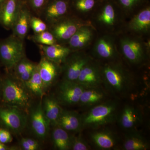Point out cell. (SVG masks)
I'll list each match as a JSON object with an SVG mask.
<instances>
[{
    "label": "cell",
    "mask_w": 150,
    "mask_h": 150,
    "mask_svg": "<svg viewBox=\"0 0 150 150\" xmlns=\"http://www.w3.org/2000/svg\"><path fill=\"white\" fill-rule=\"evenodd\" d=\"M46 0H31L33 5L36 8H40L42 6Z\"/></svg>",
    "instance_id": "cell-38"
},
{
    "label": "cell",
    "mask_w": 150,
    "mask_h": 150,
    "mask_svg": "<svg viewBox=\"0 0 150 150\" xmlns=\"http://www.w3.org/2000/svg\"><path fill=\"white\" fill-rule=\"evenodd\" d=\"M24 83L30 92L40 97L43 96L45 89L37 66L35 67L31 77Z\"/></svg>",
    "instance_id": "cell-25"
},
{
    "label": "cell",
    "mask_w": 150,
    "mask_h": 150,
    "mask_svg": "<svg viewBox=\"0 0 150 150\" xmlns=\"http://www.w3.org/2000/svg\"><path fill=\"white\" fill-rule=\"evenodd\" d=\"M68 3L66 0H56L48 7L46 11V16L48 19L59 18L67 13Z\"/></svg>",
    "instance_id": "cell-27"
},
{
    "label": "cell",
    "mask_w": 150,
    "mask_h": 150,
    "mask_svg": "<svg viewBox=\"0 0 150 150\" xmlns=\"http://www.w3.org/2000/svg\"><path fill=\"white\" fill-rule=\"evenodd\" d=\"M2 81L0 80V99L1 98Z\"/></svg>",
    "instance_id": "cell-40"
},
{
    "label": "cell",
    "mask_w": 150,
    "mask_h": 150,
    "mask_svg": "<svg viewBox=\"0 0 150 150\" xmlns=\"http://www.w3.org/2000/svg\"><path fill=\"white\" fill-rule=\"evenodd\" d=\"M27 118L21 109L4 105L0 107V126L15 134L21 133L27 125Z\"/></svg>",
    "instance_id": "cell-4"
},
{
    "label": "cell",
    "mask_w": 150,
    "mask_h": 150,
    "mask_svg": "<svg viewBox=\"0 0 150 150\" xmlns=\"http://www.w3.org/2000/svg\"><path fill=\"white\" fill-rule=\"evenodd\" d=\"M130 28L137 32H145L150 27V8L147 7L142 10L131 20Z\"/></svg>",
    "instance_id": "cell-24"
},
{
    "label": "cell",
    "mask_w": 150,
    "mask_h": 150,
    "mask_svg": "<svg viewBox=\"0 0 150 150\" xmlns=\"http://www.w3.org/2000/svg\"><path fill=\"white\" fill-rule=\"evenodd\" d=\"M5 2V0H0V8L1 7L3 4Z\"/></svg>",
    "instance_id": "cell-41"
},
{
    "label": "cell",
    "mask_w": 150,
    "mask_h": 150,
    "mask_svg": "<svg viewBox=\"0 0 150 150\" xmlns=\"http://www.w3.org/2000/svg\"><path fill=\"white\" fill-rule=\"evenodd\" d=\"M40 47L46 58L56 64L64 62L71 51L69 48L56 44L51 46L43 45Z\"/></svg>",
    "instance_id": "cell-20"
},
{
    "label": "cell",
    "mask_w": 150,
    "mask_h": 150,
    "mask_svg": "<svg viewBox=\"0 0 150 150\" xmlns=\"http://www.w3.org/2000/svg\"><path fill=\"white\" fill-rule=\"evenodd\" d=\"M76 82L85 88H101L103 81L101 68L91 61L83 67Z\"/></svg>",
    "instance_id": "cell-8"
},
{
    "label": "cell",
    "mask_w": 150,
    "mask_h": 150,
    "mask_svg": "<svg viewBox=\"0 0 150 150\" xmlns=\"http://www.w3.org/2000/svg\"><path fill=\"white\" fill-rule=\"evenodd\" d=\"M90 149L89 145L82 137L72 136L70 150H88Z\"/></svg>",
    "instance_id": "cell-31"
},
{
    "label": "cell",
    "mask_w": 150,
    "mask_h": 150,
    "mask_svg": "<svg viewBox=\"0 0 150 150\" xmlns=\"http://www.w3.org/2000/svg\"><path fill=\"white\" fill-rule=\"evenodd\" d=\"M95 51L101 59H112L117 56V52L113 40L110 38L104 36L99 38L96 43Z\"/></svg>",
    "instance_id": "cell-18"
},
{
    "label": "cell",
    "mask_w": 150,
    "mask_h": 150,
    "mask_svg": "<svg viewBox=\"0 0 150 150\" xmlns=\"http://www.w3.org/2000/svg\"><path fill=\"white\" fill-rule=\"evenodd\" d=\"M34 39L38 43L45 46H51L56 44V40L54 35L48 31H44L38 33L34 37Z\"/></svg>",
    "instance_id": "cell-30"
},
{
    "label": "cell",
    "mask_w": 150,
    "mask_h": 150,
    "mask_svg": "<svg viewBox=\"0 0 150 150\" xmlns=\"http://www.w3.org/2000/svg\"><path fill=\"white\" fill-rule=\"evenodd\" d=\"M142 112L139 109L128 105L123 108L119 117V123L122 129L127 131H134L142 123Z\"/></svg>",
    "instance_id": "cell-12"
},
{
    "label": "cell",
    "mask_w": 150,
    "mask_h": 150,
    "mask_svg": "<svg viewBox=\"0 0 150 150\" xmlns=\"http://www.w3.org/2000/svg\"><path fill=\"white\" fill-rule=\"evenodd\" d=\"M56 64L45 57L41 59L37 66L45 90L54 83L57 78L58 71Z\"/></svg>",
    "instance_id": "cell-14"
},
{
    "label": "cell",
    "mask_w": 150,
    "mask_h": 150,
    "mask_svg": "<svg viewBox=\"0 0 150 150\" xmlns=\"http://www.w3.org/2000/svg\"><path fill=\"white\" fill-rule=\"evenodd\" d=\"M13 137L9 131L6 129L0 128V143L6 144L11 142Z\"/></svg>",
    "instance_id": "cell-35"
},
{
    "label": "cell",
    "mask_w": 150,
    "mask_h": 150,
    "mask_svg": "<svg viewBox=\"0 0 150 150\" xmlns=\"http://www.w3.org/2000/svg\"><path fill=\"white\" fill-rule=\"evenodd\" d=\"M29 21V15L27 11L23 10L19 12L18 16L14 24L15 31L18 37L22 38L27 34Z\"/></svg>",
    "instance_id": "cell-28"
},
{
    "label": "cell",
    "mask_w": 150,
    "mask_h": 150,
    "mask_svg": "<svg viewBox=\"0 0 150 150\" xmlns=\"http://www.w3.org/2000/svg\"><path fill=\"white\" fill-rule=\"evenodd\" d=\"M68 132H78L82 129V115L74 110H63L57 126Z\"/></svg>",
    "instance_id": "cell-13"
},
{
    "label": "cell",
    "mask_w": 150,
    "mask_h": 150,
    "mask_svg": "<svg viewBox=\"0 0 150 150\" xmlns=\"http://www.w3.org/2000/svg\"><path fill=\"white\" fill-rule=\"evenodd\" d=\"M84 88L76 82L64 80L59 85L56 98L61 105L78 104Z\"/></svg>",
    "instance_id": "cell-6"
},
{
    "label": "cell",
    "mask_w": 150,
    "mask_h": 150,
    "mask_svg": "<svg viewBox=\"0 0 150 150\" xmlns=\"http://www.w3.org/2000/svg\"><path fill=\"white\" fill-rule=\"evenodd\" d=\"M103 85L110 93L119 96L129 93L134 86L133 78L121 65L109 63L101 68Z\"/></svg>",
    "instance_id": "cell-1"
},
{
    "label": "cell",
    "mask_w": 150,
    "mask_h": 150,
    "mask_svg": "<svg viewBox=\"0 0 150 150\" xmlns=\"http://www.w3.org/2000/svg\"><path fill=\"white\" fill-rule=\"evenodd\" d=\"M91 61L88 56L82 54H75L69 59L67 58L65 61L64 80L76 81L81 70Z\"/></svg>",
    "instance_id": "cell-9"
},
{
    "label": "cell",
    "mask_w": 150,
    "mask_h": 150,
    "mask_svg": "<svg viewBox=\"0 0 150 150\" xmlns=\"http://www.w3.org/2000/svg\"><path fill=\"white\" fill-rule=\"evenodd\" d=\"M30 123L35 137L41 141L46 139L51 126L43 112L41 101L32 108L30 115Z\"/></svg>",
    "instance_id": "cell-7"
},
{
    "label": "cell",
    "mask_w": 150,
    "mask_h": 150,
    "mask_svg": "<svg viewBox=\"0 0 150 150\" xmlns=\"http://www.w3.org/2000/svg\"><path fill=\"white\" fill-rule=\"evenodd\" d=\"M30 25L34 32L37 33L46 31L47 26L43 21L36 18H33L30 20Z\"/></svg>",
    "instance_id": "cell-34"
},
{
    "label": "cell",
    "mask_w": 150,
    "mask_h": 150,
    "mask_svg": "<svg viewBox=\"0 0 150 150\" xmlns=\"http://www.w3.org/2000/svg\"><path fill=\"white\" fill-rule=\"evenodd\" d=\"M117 4L125 10H130L139 6L146 0H113Z\"/></svg>",
    "instance_id": "cell-32"
},
{
    "label": "cell",
    "mask_w": 150,
    "mask_h": 150,
    "mask_svg": "<svg viewBox=\"0 0 150 150\" xmlns=\"http://www.w3.org/2000/svg\"><path fill=\"white\" fill-rule=\"evenodd\" d=\"M24 83L7 77L2 81L1 99L6 105L20 109L29 106L31 98Z\"/></svg>",
    "instance_id": "cell-3"
},
{
    "label": "cell",
    "mask_w": 150,
    "mask_h": 150,
    "mask_svg": "<svg viewBox=\"0 0 150 150\" xmlns=\"http://www.w3.org/2000/svg\"><path fill=\"white\" fill-rule=\"evenodd\" d=\"M23 56V45L18 40L10 38L0 43V60L7 69L15 67Z\"/></svg>",
    "instance_id": "cell-5"
},
{
    "label": "cell",
    "mask_w": 150,
    "mask_h": 150,
    "mask_svg": "<svg viewBox=\"0 0 150 150\" xmlns=\"http://www.w3.org/2000/svg\"><path fill=\"white\" fill-rule=\"evenodd\" d=\"M25 139L28 144L33 148V150L39 149L40 146H39V143L36 140L30 139V138H25Z\"/></svg>",
    "instance_id": "cell-36"
},
{
    "label": "cell",
    "mask_w": 150,
    "mask_h": 150,
    "mask_svg": "<svg viewBox=\"0 0 150 150\" xmlns=\"http://www.w3.org/2000/svg\"><path fill=\"white\" fill-rule=\"evenodd\" d=\"M103 2L98 19L103 24L112 25L115 21V9L113 0H103Z\"/></svg>",
    "instance_id": "cell-26"
},
{
    "label": "cell",
    "mask_w": 150,
    "mask_h": 150,
    "mask_svg": "<svg viewBox=\"0 0 150 150\" xmlns=\"http://www.w3.org/2000/svg\"><path fill=\"white\" fill-rule=\"evenodd\" d=\"M16 67L17 74L18 76L28 70L35 68L36 66L28 61L21 60L17 64Z\"/></svg>",
    "instance_id": "cell-33"
},
{
    "label": "cell",
    "mask_w": 150,
    "mask_h": 150,
    "mask_svg": "<svg viewBox=\"0 0 150 150\" xmlns=\"http://www.w3.org/2000/svg\"><path fill=\"white\" fill-rule=\"evenodd\" d=\"M15 147L10 148L5 145V144L0 143V150H15Z\"/></svg>",
    "instance_id": "cell-39"
},
{
    "label": "cell",
    "mask_w": 150,
    "mask_h": 150,
    "mask_svg": "<svg viewBox=\"0 0 150 150\" xmlns=\"http://www.w3.org/2000/svg\"></svg>",
    "instance_id": "cell-42"
},
{
    "label": "cell",
    "mask_w": 150,
    "mask_h": 150,
    "mask_svg": "<svg viewBox=\"0 0 150 150\" xmlns=\"http://www.w3.org/2000/svg\"><path fill=\"white\" fill-rule=\"evenodd\" d=\"M105 96L101 88H84L78 103L82 106H94L103 101Z\"/></svg>",
    "instance_id": "cell-19"
},
{
    "label": "cell",
    "mask_w": 150,
    "mask_h": 150,
    "mask_svg": "<svg viewBox=\"0 0 150 150\" xmlns=\"http://www.w3.org/2000/svg\"><path fill=\"white\" fill-rule=\"evenodd\" d=\"M54 127L52 134L54 146L58 150H70L72 136L69 134L68 131L59 126Z\"/></svg>",
    "instance_id": "cell-23"
},
{
    "label": "cell",
    "mask_w": 150,
    "mask_h": 150,
    "mask_svg": "<svg viewBox=\"0 0 150 150\" xmlns=\"http://www.w3.org/2000/svg\"><path fill=\"white\" fill-rule=\"evenodd\" d=\"M118 105L114 100L100 103L94 105L82 115V129H98L113 122L117 117Z\"/></svg>",
    "instance_id": "cell-2"
},
{
    "label": "cell",
    "mask_w": 150,
    "mask_h": 150,
    "mask_svg": "<svg viewBox=\"0 0 150 150\" xmlns=\"http://www.w3.org/2000/svg\"><path fill=\"white\" fill-rule=\"evenodd\" d=\"M90 139L94 146L100 150L113 149L116 148L118 143L117 135L108 130L94 131L91 134Z\"/></svg>",
    "instance_id": "cell-11"
},
{
    "label": "cell",
    "mask_w": 150,
    "mask_h": 150,
    "mask_svg": "<svg viewBox=\"0 0 150 150\" xmlns=\"http://www.w3.org/2000/svg\"><path fill=\"white\" fill-rule=\"evenodd\" d=\"M19 13L16 0H8L0 8V22L4 27H13Z\"/></svg>",
    "instance_id": "cell-16"
},
{
    "label": "cell",
    "mask_w": 150,
    "mask_h": 150,
    "mask_svg": "<svg viewBox=\"0 0 150 150\" xmlns=\"http://www.w3.org/2000/svg\"><path fill=\"white\" fill-rule=\"evenodd\" d=\"M121 45L123 55L131 64H140L144 59V46L138 40L125 38L121 40Z\"/></svg>",
    "instance_id": "cell-10"
},
{
    "label": "cell",
    "mask_w": 150,
    "mask_h": 150,
    "mask_svg": "<svg viewBox=\"0 0 150 150\" xmlns=\"http://www.w3.org/2000/svg\"><path fill=\"white\" fill-rule=\"evenodd\" d=\"M102 0H74V6L78 11L87 12L93 9Z\"/></svg>",
    "instance_id": "cell-29"
},
{
    "label": "cell",
    "mask_w": 150,
    "mask_h": 150,
    "mask_svg": "<svg viewBox=\"0 0 150 150\" xmlns=\"http://www.w3.org/2000/svg\"><path fill=\"white\" fill-rule=\"evenodd\" d=\"M123 148L125 150H147L149 149V144L141 134L131 131L125 137Z\"/></svg>",
    "instance_id": "cell-22"
},
{
    "label": "cell",
    "mask_w": 150,
    "mask_h": 150,
    "mask_svg": "<svg viewBox=\"0 0 150 150\" xmlns=\"http://www.w3.org/2000/svg\"><path fill=\"white\" fill-rule=\"evenodd\" d=\"M41 103L43 112L50 126L55 127L63 110L61 104L56 98L53 96H45Z\"/></svg>",
    "instance_id": "cell-15"
},
{
    "label": "cell",
    "mask_w": 150,
    "mask_h": 150,
    "mask_svg": "<svg viewBox=\"0 0 150 150\" xmlns=\"http://www.w3.org/2000/svg\"><path fill=\"white\" fill-rule=\"evenodd\" d=\"M21 144L23 149L24 150H34L33 148L28 143L25 138H22L21 141Z\"/></svg>",
    "instance_id": "cell-37"
},
{
    "label": "cell",
    "mask_w": 150,
    "mask_h": 150,
    "mask_svg": "<svg viewBox=\"0 0 150 150\" xmlns=\"http://www.w3.org/2000/svg\"><path fill=\"white\" fill-rule=\"evenodd\" d=\"M83 25L73 20L62 22L54 28V35L59 40H69L77 30Z\"/></svg>",
    "instance_id": "cell-17"
},
{
    "label": "cell",
    "mask_w": 150,
    "mask_h": 150,
    "mask_svg": "<svg viewBox=\"0 0 150 150\" xmlns=\"http://www.w3.org/2000/svg\"><path fill=\"white\" fill-rule=\"evenodd\" d=\"M93 32L88 26H81L69 39L70 46L75 49H80L85 47L92 38Z\"/></svg>",
    "instance_id": "cell-21"
}]
</instances>
